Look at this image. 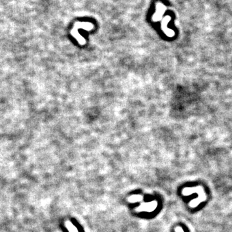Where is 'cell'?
<instances>
[{
  "instance_id": "1",
  "label": "cell",
  "mask_w": 232,
  "mask_h": 232,
  "mask_svg": "<svg viewBox=\"0 0 232 232\" xmlns=\"http://www.w3.org/2000/svg\"><path fill=\"white\" fill-rule=\"evenodd\" d=\"M156 12L154 14L152 17V20L154 21H158L162 18V16L165 12L166 7L161 3H157L156 5Z\"/></svg>"
},
{
  "instance_id": "2",
  "label": "cell",
  "mask_w": 232,
  "mask_h": 232,
  "mask_svg": "<svg viewBox=\"0 0 232 232\" xmlns=\"http://www.w3.org/2000/svg\"><path fill=\"white\" fill-rule=\"evenodd\" d=\"M171 20V18L170 16H166L165 18H163L162 21L161 23V29L166 34L167 36L168 37H173L175 33L172 30H171L170 29L168 28L167 25L168 23V22Z\"/></svg>"
},
{
  "instance_id": "3",
  "label": "cell",
  "mask_w": 232,
  "mask_h": 232,
  "mask_svg": "<svg viewBox=\"0 0 232 232\" xmlns=\"http://www.w3.org/2000/svg\"><path fill=\"white\" fill-rule=\"evenodd\" d=\"M176 231L177 232H184L183 231V230H182L181 228H177L176 229Z\"/></svg>"
}]
</instances>
